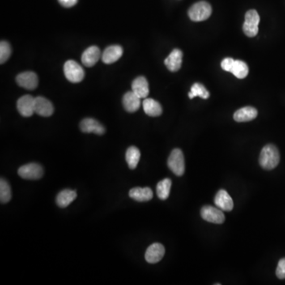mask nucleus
<instances>
[{"label": "nucleus", "instance_id": "obj_1", "mask_svg": "<svg viewBox=\"0 0 285 285\" xmlns=\"http://www.w3.org/2000/svg\"><path fill=\"white\" fill-rule=\"evenodd\" d=\"M280 163L278 149L273 144H268L262 148L260 154L259 163L265 170H273Z\"/></svg>", "mask_w": 285, "mask_h": 285}, {"label": "nucleus", "instance_id": "obj_2", "mask_svg": "<svg viewBox=\"0 0 285 285\" xmlns=\"http://www.w3.org/2000/svg\"><path fill=\"white\" fill-rule=\"evenodd\" d=\"M212 11V6L209 2L201 1L191 6L188 14L193 22H202L211 16Z\"/></svg>", "mask_w": 285, "mask_h": 285}, {"label": "nucleus", "instance_id": "obj_3", "mask_svg": "<svg viewBox=\"0 0 285 285\" xmlns=\"http://www.w3.org/2000/svg\"><path fill=\"white\" fill-rule=\"evenodd\" d=\"M167 165L169 169L175 175L182 176L184 175L185 170V158L180 149H174L169 156Z\"/></svg>", "mask_w": 285, "mask_h": 285}, {"label": "nucleus", "instance_id": "obj_4", "mask_svg": "<svg viewBox=\"0 0 285 285\" xmlns=\"http://www.w3.org/2000/svg\"><path fill=\"white\" fill-rule=\"evenodd\" d=\"M260 17L258 13L255 10L247 11L245 16V22L243 24V32L249 37L256 36L258 33Z\"/></svg>", "mask_w": 285, "mask_h": 285}, {"label": "nucleus", "instance_id": "obj_5", "mask_svg": "<svg viewBox=\"0 0 285 285\" xmlns=\"http://www.w3.org/2000/svg\"><path fill=\"white\" fill-rule=\"evenodd\" d=\"M18 174L26 180H38L42 178L44 171L38 163H29L18 169Z\"/></svg>", "mask_w": 285, "mask_h": 285}, {"label": "nucleus", "instance_id": "obj_6", "mask_svg": "<svg viewBox=\"0 0 285 285\" xmlns=\"http://www.w3.org/2000/svg\"><path fill=\"white\" fill-rule=\"evenodd\" d=\"M64 71L68 80L74 83L81 82L85 76L84 71L82 67L74 61H67Z\"/></svg>", "mask_w": 285, "mask_h": 285}, {"label": "nucleus", "instance_id": "obj_7", "mask_svg": "<svg viewBox=\"0 0 285 285\" xmlns=\"http://www.w3.org/2000/svg\"><path fill=\"white\" fill-rule=\"evenodd\" d=\"M201 214L202 218L207 222L216 223V224L224 223V214L221 209L207 205L202 208Z\"/></svg>", "mask_w": 285, "mask_h": 285}, {"label": "nucleus", "instance_id": "obj_8", "mask_svg": "<svg viewBox=\"0 0 285 285\" xmlns=\"http://www.w3.org/2000/svg\"><path fill=\"white\" fill-rule=\"evenodd\" d=\"M35 99L31 95H24L18 99L17 108L18 112L25 117H31L35 111Z\"/></svg>", "mask_w": 285, "mask_h": 285}, {"label": "nucleus", "instance_id": "obj_9", "mask_svg": "<svg viewBox=\"0 0 285 285\" xmlns=\"http://www.w3.org/2000/svg\"><path fill=\"white\" fill-rule=\"evenodd\" d=\"M16 82L23 88L35 90L38 86V77L33 71H26L18 74L16 77Z\"/></svg>", "mask_w": 285, "mask_h": 285}, {"label": "nucleus", "instance_id": "obj_10", "mask_svg": "<svg viewBox=\"0 0 285 285\" xmlns=\"http://www.w3.org/2000/svg\"><path fill=\"white\" fill-rule=\"evenodd\" d=\"M35 111L36 114L41 117H48L52 116L54 112V107L50 101L44 97H36L35 98Z\"/></svg>", "mask_w": 285, "mask_h": 285}, {"label": "nucleus", "instance_id": "obj_11", "mask_svg": "<svg viewBox=\"0 0 285 285\" xmlns=\"http://www.w3.org/2000/svg\"><path fill=\"white\" fill-rule=\"evenodd\" d=\"M164 254V247L160 243H154L147 248L145 253V259L148 263H157L163 259Z\"/></svg>", "mask_w": 285, "mask_h": 285}, {"label": "nucleus", "instance_id": "obj_12", "mask_svg": "<svg viewBox=\"0 0 285 285\" xmlns=\"http://www.w3.org/2000/svg\"><path fill=\"white\" fill-rule=\"evenodd\" d=\"M214 202L222 211L231 212L234 208L233 200L224 189H221L216 193Z\"/></svg>", "mask_w": 285, "mask_h": 285}, {"label": "nucleus", "instance_id": "obj_13", "mask_svg": "<svg viewBox=\"0 0 285 285\" xmlns=\"http://www.w3.org/2000/svg\"><path fill=\"white\" fill-rule=\"evenodd\" d=\"M79 127L83 133H95L98 135H103L106 133L104 126L100 122L93 118L83 119L81 121Z\"/></svg>", "mask_w": 285, "mask_h": 285}, {"label": "nucleus", "instance_id": "obj_14", "mask_svg": "<svg viewBox=\"0 0 285 285\" xmlns=\"http://www.w3.org/2000/svg\"><path fill=\"white\" fill-rule=\"evenodd\" d=\"M183 53L180 49H174L171 52V54L167 56V58L165 60V65L168 70L172 72L178 71L181 69V64H182Z\"/></svg>", "mask_w": 285, "mask_h": 285}, {"label": "nucleus", "instance_id": "obj_15", "mask_svg": "<svg viewBox=\"0 0 285 285\" xmlns=\"http://www.w3.org/2000/svg\"><path fill=\"white\" fill-rule=\"evenodd\" d=\"M123 55V48L120 45H111L105 49L102 55V60L107 65H110L121 58Z\"/></svg>", "mask_w": 285, "mask_h": 285}, {"label": "nucleus", "instance_id": "obj_16", "mask_svg": "<svg viewBox=\"0 0 285 285\" xmlns=\"http://www.w3.org/2000/svg\"><path fill=\"white\" fill-rule=\"evenodd\" d=\"M101 56H102L101 51L98 47H89L82 53V63L85 66L91 68V67L96 65V63L99 61Z\"/></svg>", "mask_w": 285, "mask_h": 285}, {"label": "nucleus", "instance_id": "obj_17", "mask_svg": "<svg viewBox=\"0 0 285 285\" xmlns=\"http://www.w3.org/2000/svg\"><path fill=\"white\" fill-rule=\"evenodd\" d=\"M132 91L140 99H146L149 95L148 82L146 78L143 76L137 77L132 84Z\"/></svg>", "mask_w": 285, "mask_h": 285}, {"label": "nucleus", "instance_id": "obj_18", "mask_svg": "<svg viewBox=\"0 0 285 285\" xmlns=\"http://www.w3.org/2000/svg\"><path fill=\"white\" fill-rule=\"evenodd\" d=\"M141 99L133 91L127 92L123 97V106L127 112H136L141 107Z\"/></svg>", "mask_w": 285, "mask_h": 285}, {"label": "nucleus", "instance_id": "obj_19", "mask_svg": "<svg viewBox=\"0 0 285 285\" xmlns=\"http://www.w3.org/2000/svg\"><path fill=\"white\" fill-rule=\"evenodd\" d=\"M257 110L253 107H247L239 108L234 114V119L237 122H247L256 118Z\"/></svg>", "mask_w": 285, "mask_h": 285}, {"label": "nucleus", "instance_id": "obj_20", "mask_svg": "<svg viewBox=\"0 0 285 285\" xmlns=\"http://www.w3.org/2000/svg\"><path fill=\"white\" fill-rule=\"evenodd\" d=\"M129 197L139 202H145L152 199L153 192L148 187H136L129 191Z\"/></svg>", "mask_w": 285, "mask_h": 285}, {"label": "nucleus", "instance_id": "obj_21", "mask_svg": "<svg viewBox=\"0 0 285 285\" xmlns=\"http://www.w3.org/2000/svg\"><path fill=\"white\" fill-rule=\"evenodd\" d=\"M142 107L145 113L150 117H159L163 113V108L157 101L146 99L142 102Z\"/></svg>", "mask_w": 285, "mask_h": 285}, {"label": "nucleus", "instance_id": "obj_22", "mask_svg": "<svg viewBox=\"0 0 285 285\" xmlns=\"http://www.w3.org/2000/svg\"><path fill=\"white\" fill-rule=\"evenodd\" d=\"M77 197L76 191L65 189L56 197V204L60 208H66Z\"/></svg>", "mask_w": 285, "mask_h": 285}, {"label": "nucleus", "instance_id": "obj_23", "mask_svg": "<svg viewBox=\"0 0 285 285\" xmlns=\"http://www.w3.org/2000/svg\"><path fill=\"white\" fill-rule=\"evenodd\" d=\"M172 181L171 179L165 178L158 183L156 187L157 196L161 200H167L170 196Z\"/></svg>", "mask_w": 285, "mask_h": 285}, {"label": "nucleus", "instance_id": "obj_24", "mask_svg": "<svg viewBox=\"0 0 285 285\" xmlns=\"http://www.w3.org/2000/svg\"><path fill=\"white\" fill-rule=\"evenodd\" d=\"M125 159H126V162L129 165V168L132 169V170L137 168L139 161L141 159V151L137 147H129L126 151Z\"/></svg>", "mask_w": 285, "mask_h": 285}, {"label": "nucleus", "instance_id": "obj_25", "mask_svg": "<svg viewBox=\"0 0 285 285\" xmlns=\"http://www.w3.org/2000/svg\"><path fill=\"white\" fill-rule=\"evenodd\" d=\"M231 73L238 78H244L249 73V68L245 62L242 61H235Z\"/></svg>", "mask_w": 285, "mask_h": 285}, {"label": "nucleus", "instance_id": "obj_26", "mask_svg": "<svg viewBox=\"0 0 285 285\" xmlns=\"http://www.w3.org/2000/svg\"><path fill=\"white\" fill-rule=\"evenodd\" d=\"M197 96L201 97V99H208L209 98V91L201 83H194L191 87V91L189 94L190 99Z\"/></svg>", "mask_w": 285, "mask_h": 285}, {"label": "nucleus", "instance_id": "obj_27", "mask_svg": "<svg viewBox=\"0 0 285 285\" xmlns=\"http://www.w3.org/2000/svg\"><path fill=\"white\" fill-rule=\"evenodd\" d=\"M11 199V189L9 183L5 179L1 178L0 181V201L2 204H6Z\"/></svg>", "mask_w": 285, "mask_h": 285}, {"label": "nucleus", "instance_id": "obj_28", "mask_svg": "<svg viewBox=\"0 0 285 285\" xmlns=\"http://www.w3.org/2000/svg\"><path fill=\"white\" fill-rule=\"evenodd\" d=\"M11 55V48L7 41L2 40L0 43V63L3 64Z\"/></svg>", "mask_w": 285, "mask_h": 285}, {"label": "nucleus", "instance_id": "obj_29", "mask_svg": "<svg viewBox=\"0 0 285 285\" xmlns=\"http://www.w3.org/2000/svg\"><path fill=\"white\" fill-rule=\"evenodd\" d=\"M276 274L279 279H285V257L280 260L277 270H276Z\"/></svg>", "mask_w": 285, "mask_h": 285}, {"label": "nucleus", "instance_id": "obj_30", "mask_svg": "<svg viewBox=\"0 0 285 285\" xmlns=\"http://www.w3.org/2000/svg\"><path fill=\"white\" fill-rule=\"evenodd\" d=\"M235 60L232 58H225L222 63H221V67L223 70L228 72H231L232 68H233L234 64H235Z\"/></svg>", "mask_w": 285, "mask_h": 285}, {"label": "nucleus", "instance_id": "obj_31", "mask_svg": "<svg viewBox=\"0 0 285 285\" xmlns=\"http://www.w3.org/2000/svg\"><path fill=\"white\" fill-rule=\"evenodd\" d=\"M58 1L65 7H71L78 2V0H58Z\"/></svg>", "mask_w": 285, "mask_h": 285}]
</instances>
